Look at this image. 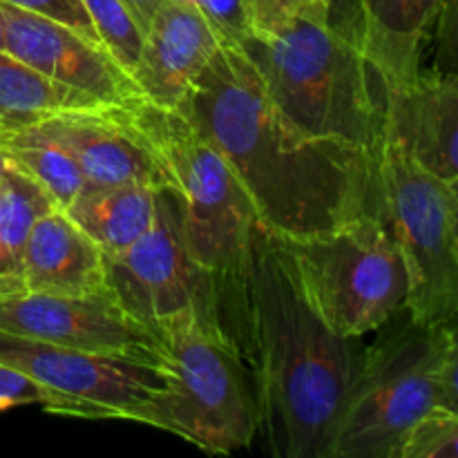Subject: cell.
<instances>
[{
    "mask_svg": "<svg viewBox=\"0 0 458 458\" xmlns=\"http://www.w3.org/2000/svg\"><path fill=\"white\" fill-rule=\"evenodd\" d=\"M0 362L21 369L52 396V414L137 420L164 392V362L106 356L0 331Z\"/></svg>",
    "mask_w": 458,
    "mask_h": 458,
    "instance_id": "9",
    "label": "cell"
},
{
    "mask_svg": "<svg viewBox=\"0 0 458 458\" xmlns=\"http://www.w3.org/2000/svg\"><path fill=\"white\" fill-rule=\"evenodd\" d=\"M188 3L195 4L197 12L208 21L222 45L240 47L250 36L242 0H188Z\"/></svg>",
    "mask_w": 458,
    "mask_h": 458,
    "instance_id": "25",
    "label": "cell"
},
{
    "mask_svg": "<svg viewBox=\"0 0 458 458\" xmlns=\"http://www.w3.org/2000/svg\"><path fill=\"white\" fill-rule=\"evenodd\" d=\"M106 107L88 94L56 83L0 49V128H25L67 110Z\"/></svg>",
    "mask_w": 458,
    "mask_h": 458,
    "instance_id": "19",
    "label": "cell"
},
{
    "mask_svg": "<svg viewBox=\"0 0 458 458\" xmlns=\"http://www.w3.org/2000/svg\"><path fill=\"white\" fill-rule=\"evenodd\" d=\"M7 168H9V159H7V157H4V152L0 150V183H3Z\"/></svg>",
    "mask_w": 458,
    "mask_h": 458,
    "instance_id": "30",
    "label": "cell"
},
{
    "mask_svg": "<svg viewBox=\"0 0 458 458\" xmlns=\"http://www.w3.org/2000/svg\"><path fill=\"white\" fill-rule=\"evenodd\" d=\"M106 286L143 327L159 334L182 313L222 316L219 276L192 259L170 191L157 195V215L143 237L119 255L106 258Z\"/></svg>",
    "mask_w": 458,
    "mask_h": 458,
    "instance_id": "10",
    "label": "cell"
},
{
    "mask_svg": "<svg viewBox=\"0 0 458 458\" xmlns=\"http://www.w3.org/2000/svg\"><path fill=\"white\" fill-rule=\"evenodd\" d=\"M273 106L300 130L338 139L378 155L385 139V94L352 25L334 3L300 13L267 36L240 45Z\"/></svg>",
    "mask_w": 458,
    "mask_h": 458,
    "instance_id": "3",
    "label": "cell"
},
{
    "mask_svg": "<svg viewBox=\"0 0 458 458\" xmlns=\"http://www.w3.org/2000/svg\"><path fill=\"white\" fill-rule=\"evenodd\" d=\"M4 21V49L56 83L88 94L106 107L128 106L143 98L128 72L103 45L81 31L0 3Z\"/></svg>",
    "mask_w": 458,
    "mask_h": 458,
    "instance_id": "12",
    "label": "cell"
},
{
    "mask_svg": "<svg viewBox=\"0 0 458 458\" xmlns=\"http://www.w3.org/2000/svg\"><path fill=\"white\" fill-rule=\"evenodd\" d=\"M157 195V188L139 183L92 188L85 191L65 215L110 258L123 253L146 235L155 222Z\"/></svg>",
    "mask_w": 458,
    "mask_h": 458,
    "instance_id": "18",
    "label": "cell"
},
{
    "mask_svg": "<svg viewBox=\"0 0 458 458\" xmlns=\"http://www.w3.org/2000/svg\"><path fill=\"white\" fill-rule=\"evenodd\" d=\"M0 3L13 4L18 9H25V12L52 18V21L63 22V25L81 31L89 40L101 45V40H98L97 31L92 27V21H89L88 12H85L83 0H0Z\"/></svg>",
    "mask_w": 458,
    "mask_h": 458,
    "instance_id": "26",
    "label": "cell"
},
{
    "mask_svg": "<svg viewBox=\"0 0 458 458\" xmlns=\"http://www.w3.org/2000/svg\"><path fill=\"white\" fill-rule=\"evenodd\" d=\"M0 331L81 352L164 362L159 335L134 320L107 286L85 295H0Z\"/></svg>",
    "mask_w": 458,
    "mask_h": 458,
    "instance_id": "11",
    "label": "cell"
},
{
    "mask_svg": "<svg viewBox=\"0 0 458 458\" xmlns=\"http://www.w3.org/2000/svg\"><path fill=\"white\" fill-rule=\"evenodd\" d=\"M385 141L401 148L428 173L458 186V79L434 70L403 88L385 89Z\"/></svg>",
    "mask_w": 458,
    "mask_h": 458,
    "instance_id": "13",
    "label": "cell"
},
{
    "mask_svg": "<svg viewBox=\"0 0 458 458\" xmlns=\"http://www.w3.org/2000/svg\"><path fill=\"white\" fill-rule=\"evenodd\" d=\"M277 242L309 302L340 335L362 338L405 311L410 273L378 213L360 215L334 231Z\"/></svg>",
    "mask_w": 458,
    "mask_h": 458,
    "instance_id": "7",
    "label": "cell"
},
{
    "mask_svg": "<svg viewBox=\"0 0 458 458\" xmlns=\"http://www.w3.org/2000/svg\"><path fill=\"white\" fill-rule=\"evenodd\" d=\"M56 208L52 197L16 165L9 164L0 183V295L22 293V255L40 215Z\"/></svg>",
    "mask_w": 458,
    "mask_h": 458,
    "instance_id": "21",
    "label": "cell"
},
{
    "mask_svg": "<svg viewBox=\"0 0 458 458\" xmlns=\"http://www.w3.org/2000/svg\"><path fill=\"white\" fill-rule=\"evenodd\" d=\"M438 21V65L443 70L454 72L456 65V0H443L437 13Z\"/></svg>",
    "mask_w": 458,
    "mask_h": 458,
    "instance_id": "28",
    "label": "cell"
},
{
    "mask_svg": "<svg viewBox=\"0 0 458 458\" xmlns=\"http://www.w3.org/2000/svg\"><path fill=\"white\" fill-rule=\"evenodd\" d=\"M434 407L458 411L454 322L405 320L362 353L327 458H396L411 425Z\"/></svg>",
    "mask_w": 458,
    "mask_h": 458,
    "instance_id": "4",
    "label": "cell"
},
{
    "mask_svg": "<svg viewBox=\"0 0 458 458\" xmlns=\"http://www.w3.org/2000/svg\"><path fill=\"white\" fill-rule=\"evenodd\" d=\"M52 396L36 380L16 367L0 362V411L25 405H38L52 411Z\"/></svg>",
    "mask_w": 458,
    "mask_h": 458,
    "instance_id": "27",
    "label": "cell"
},
{
    "mask_svg": "<svg viewBox=\"0 0 458 458\" xmlns=\"http://www.w3.org/2000/svg\"><path fill=\"white\" fill-rule=\"evenodd\" d=\"M0 49H4V21H3V12H0Z\"/></svg>",
    "mask_w": 458,
    "mask_h": 458,
    "instance_id": "31",
    "label": "cell"
},
{
    "mask_svg": "<svg viewBox=\"0 0 458 458\" xmlns=\"http://www.w3.org/2000/svg\"><path fill=\"white\" fill-rule=\"evenodd\" d=\"M458 411L434 407L403 438L396 458H456Z\"/></svg>",
    "mask_w": 458,
    "mask_h": 458,
    "instance_id": "23",
    "label": "cell"
},
{
    "mask_svg": "<svg viewBox=\"0 0 458 458\" xmlns=\"http://www.w3.org/2000/svg\"><path fill=\"white\" fill-rule=\"evenodd\" d=\"M250 362L259 428L277 458H327L362 362L360 338L331 329L277 237L255 219L240 264L219 276Z\"/></svg>",
    "mask_w": 458,
    "mask_h": 458,
    "instance_id": "2",
    "label": "cell"
},
{
    "mask_svg": "<svg viewBox=\"0 0 458 458\" xmlns=\"http://www.w3.org/2000/svg\"><path fill=\"white\" fill-rule=\"evenodd\" d=\"M443 0H358L356 31L385 89L420 74L423 45Z\"/></svg>",
    "mask_w": 458,
    "mask_h": 458,
    "instance_id": "17",
    "label": "cell"
},
{
    "mask_svg": "<svg viewBox=\"0 0 458 458\" xmlns=\"http://www.w3.org/2000/svg\"><path fill=\"white\" fill-rule=\"evenodd\" d=\"M222 40L195 4L165 0L143 31L130 79L148 103L177 110Z\"/></svg>",
    "mask_w": 458,
    "mask_h": 458,
    "instance_id": "14",
    "label": "cell"
},
{
    "mask_svg": "<svg viewBox=\"0 0 458 458\" xmlns=\"http://www.w3.org/2000/svg\"><path fill=\"white\" fill-rule=\"evenodd\" d=\"M334 0H242L250 36H267L313 7H325Z\"/></svg>",
    "mask_w": 458,
    "mask_h": 458,
    "instance_id": "24",
    "label": "cell"
},
{
    "mask_svg": "<svg viewBox=\"0 0 458 458\" xmlns=\"http://www.w3.org/2000/svg\"><path fill=\"white\" fill-rule=\"evenodd\" d=\"M179 112L226 157L255 219L282 240L376 213V152L309 134L267 97L237 45H219Z\"/></svg>",
    "mask_w": 458,
    "mask_h": 458,
    "instance_id": "1",
    "label": "cell"
},
{
    "mask_svg": "<svg viewBox=\"0 0 458 458\" xmlns=\"http://www.w3.org/2000/svg\"><path fill=\"white\" fill-rule=\"evenodd\" d=\"M157 335L165 387L134 423L174 434L208 454L249 447L259 428L258 398L222 316L182 313Z\"/></svg>",
    "mask_w": 458,
    "mask_h": 458,
    "instance_id": "5",
    "label": "cell"
},
{
    "mask_svg": "<svg viewBox=\"0 0 458 458\" xmlns=\"http://www.w3.org/2000/svg\"><path fill=\"white\" fill-rule=\"evenodd\" d=\"M0 150L9 164L52 197L56 208L67 210L88 191V179L70 152L36 123L0 128Z\"/></svg>",
    "mask_w": 458,
    "mask_h": 458,
    "instance_id": "20",
    "label": "cell"
},
{
    "mask_svg": "<svg viewBox=\"0 0 458 458\" xmlns=\"http://www.w3.org/2000/svg\"><path fill=\"white\" fill-rule=\"evenodd\" d=\"M83 7L103 47L130 74L143 43V31L130 9L121 0H83Z\"/></svg>",
    "mask_w": 458,
    "mask_h": 458,
    "instance_id": "22",
    "label": "cell"
},
{
    "mask_svg": "<svg viewBox=\"0 0 458 458\" xmlns=\"http://www.w3.org/2000/svg\"><path fill=\"white\" fill-rule=\"evenodd\" d=\"M376 213L405 259V311L420 325L454 322L458 311V186L428 173L385 141L376 159Z\"/></svg>",
    "mask_w": 458,
    "mask_h": 458,
    "instance_id": "8",
    "label": "cell"
},
{
    "mask_svg": "<svg viewBox=\"0 0 458 458\" xmlns=\"http://www.w3.org/2000/svg\"><path fill=\"white\" fill-rule=\"evenodd\" d=\"M79 164L92 188L139 183L161 191L165 179L141 143L128 132L112 107L67 110L38 121Z\"/></svg>",
    "mask_w": 458,
    "mask_h": 458,
    "instance_id": "15",
    "label": "cell"
},
{
    "mask_svg": "<svg viewBox=\"0 0 458 458\" xmlns=\"http://www.w3.org/2000/svg\"><path fill=\"white\" fill-rule=\"evenodd\" d=\"M121 3L130 9V13H132L134 21L139 22L141 31H146L152 16L157 13V9H159L165 0H121Z\"/></svg>",
    "mask_w": 458,
    "mask_h": 458,
    "instance_id": "29",
    "label": "cell"
},
{
    "mask_svg": "<svg viewBox=\"0 0 458 458\" xmlns=\"http://www.w3.org/2000/svg\"><path fill=\"white\" fill-rule=\"evenodd\" d=\"M112 110L159 165L192 259L215 276L231 273L240 264L255 213L226 157L183 112L146 98Z\"/></svg>",
    "mask_w": 458,
    "mask_h": 458,
    "instance_id": "6",
    "label": "cell"
},
{
    "mask_svg": "<svg viewBox=\"0 0 458 458\" xmlns=\"http://www.w3.org/2000/svg\"><path fill=\"white\" fill-rule=\"evenodd\" d=\"M25 291L85 295L106 289V253L65 210L52 208L31 226L22 255Z\"/></svg>",
    "mask_w": 458,
    "mask_h": 458,
    "instance_id": "16",
    "label": "cell"
}]
</instances>
